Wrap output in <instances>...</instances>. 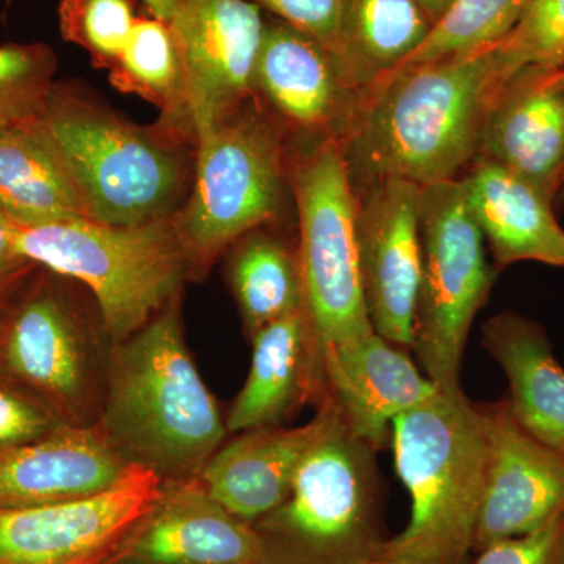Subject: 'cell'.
Returning a JSON list of instances; mask_svg holds the SVG:
<instances>
[{"label": "cell", "instance_id": "30bf717a", "mask_svg": "<svg viewBox=\"0 0 564 564\" xmlns=\"http://www.w3.org/2000/svg\"><path fill=\"white\" fill-rule=\"evenodd\" d=\"M199 141L195 188L180 228L191 269L272 220L281 203L280 152L262 122H218L199 129Z\"/></svg>", "mask_w": 564, "mask_h": 564}, {"label": "cell", "instance_id": "ac0fdd59", "mask_svg": "<svg viewBox=\"0 0 564 564\" xmlns=\"http://www.w3.org/2000/svg\"><path fill=\"white\" fill-rule=\"evenodd\" d=\"M336 413L328 393L315 417L302 426H262L237 433L215 452L199 481L229 513L256 525L284 502L303 456Z\"/></svg>", "mask_w": 564, "mask_h": 564}, {"label": "cell", "instance_id": "7402d4cb", "mask_svg": "<svg viewBox=\"0 0 564 564\" xmlns=\"http://www.w3.org/2000/svg\"><path fill=\"white\" fill-rule=\"evenodd\" d=\"M462 181L496 270L527 261L564 269V229L551 199L485 158L475 159Z\"/></svg>", "mask_w": 564, "mask_h": 564}, {"label": "cell", "instance_id": "603a6c76", "mask_svg": "<svg viewBox=\"0 0 564 564\" xmlns=\"http://www.w3.org/2000/svg\"><path fill=\"white\" fill-rule=\"evenodd\" d=\"M484 345L507 377L516 422L564 456V370L543 326L525 315L500 313L485 323Z\"/></svg>", "mask_w": 564, "mask_h": 564}, {"label": "cell", "instance_id": "7a4b0ae2", "mask_svg": "<svg viewBox=\"0 0 564 564\" xmlns=\"http://www.w3.org/2000/svg\"><path fill=\"white\" fill-rule=\"evenodd\" d=\"M98 425L128 466L162 481L198 478L228 440L226 415L185 344L180 296L113 345Z\"/></svg>", "mask_w": 564, "mask_h": 564}, {"label": "cell", "instance_id": "f1b7e54d", "mask_svg": "<svg viewBox=\"0 0 564 564\" xmlns=\"http://www.w3.org/2000/svg\"><path fill=\"white\" fill-rule=\"evenodd\" d=\"M135 22L132 0H63L61 6L65 39L102 61H118Z\"/></svg>", "mask_w": 564, "mask_h": 564}, {"label": "cell", "instance_id": "e0dca14e", "mask_svg": "<svg viewBox=\"0 0 564 564\" xmlns=\"http://www.w3.org/2000/svg\"><path fill=\"white\" fill-rule=\"evenodd\" d=\"M477 158L499 163L554 203L564 188V66H524L507 82Z\"/></svg>", "mask_w": 564, "mask_h": 564}, {"label": "cell", "instance_id": "9c48e42d", "mask_svg": "<svg viewBox=\"0 0 564 564\" xmlns=\"http://www.w3.org/2000/svg\"><path fill=\"white\" fill-rule=\"evenodd\" d=\"M33 124L68 173L90 220L110 226L158 220L180 185V165L169 151L111 118L44 102Z\"/></svg>", "mask_w": 564, "mask_h": 564}, {"label": "cell", "instance_id": "9a60e30c", "mask_svg": "<svg viewBox=\"0 0 564 564\" xmlns=\"http://www.w3.org/2000/svg\"><path fill=\"white\" fill-rule=\"evenodd\" d=\"M169 25L198 131L218 124L223 109L254 82L265 31L261 7L252 0H182Z\"/></svg>", "mask_w": 564, "mask_h": 564}, {"label": "cell", "instance_id": "3957f363", "mask_svg": "<svg viewBox=\"0 0 564 564\" xmlns=\"http://www.w3.org/2000/svg\"><path fill=\"white\" fill-rule=\"evenodd\" d=\"M395 469L411 496L406 529L378 558L397 564H466L484 500L486 414L462 388L441 391L392 423Z\"/></svg>", "mask_w": 564, "mask_h": 564}, {"label": "cell", "instance_id": "836d02e7", "mask_svg": "<svg viewBox=\"0 0 564 564\" xmlns=\"http://www.w3.org/2000/svg\"><path fill=\"white\" fill-rule=\"evenodd\" d=\"M474 564H564V516L524 534L480 549Z\"/></svg>", "mask_w": 564, "mask_h": 564}, {"label": "cell", "instance_id": "8fae6325", "mask_svg": "<svg viewBox=\"0 0 564 564\" xmlns=\"http://www.w3.org/2000/svg\"><path fill=\"white\" fill-rule=\"evenodd\" d=\"M162 480L131 466L109 491L44 507H0V564H107Z\"/></svg>", "mask_w": 564, "mask_h": 564}, {"label": "cell", "instance_id": "484cf974", "mask_svg": "<svg viewBox=\"0 0 564 564\" xmlns=\"http://www.w3.org/2000/svg\"><path fill=\"white\" fill-rule=\"evenodd\" d=\"M231 282L250 339L304 306L300 259L267 236H252L234 254Z\"/></svg>", "mask_w": 564, "mask_h": 564}, {"label": "cell", "instance_id": "f35d334b", "mask_svg": "<svg viewBox=\"0 0 564 564\" xmlns=\"http://www.w3.org/2000/svg\"><path fill=\"white\" fill-rule=\"evenodd\" d=\"M362 564H397V563L386 562V560H381V558H373V560H369V562H366Z\"/></svg>", "mask_w": 564, "mask_h": 564}, {"label": "cell", "instance_id": "ffe728a7", "mask_svg": "<svg viewBox=\"0 0 564 564\" xmlns=\"http://www.w3.org/2000/svg\"><path fill=\"white\" fill-rule=\"evenodd\" d=\"M250 372L226 414L229 434L281 425L289 415L328 395L322 345L302 306L251 337Z\"/></svg>", "mask_w": 564, "mask_h": 564}, {"label": "cell", "instance_id": "d6986e66", "mask_svg": "<svg viewBox=\"0 0 564 564\" xmlns=\"http://www.w3.org/2000/svg\"><path fill=\"white\" fill-rule=\"evenodd\" d=\"M101 426H62L0 451V507L76 502L109 491L128 474Z\"/></svg>", "mask_w": 564, "mask_h": 564}, {"label": "cell", "instance_id": "2e32d148", "mask_svg": "<svg viewBox=\"0 0 564 564\" xmlns=\"http://www.w3.org/2000/svg\"><path fill=\"white\" fill-rule=\"evenodd\" d=\"M326 389L348 430L373 451L384 447L392 423L437 392L410 355L377 332L322 347Z\"/></svg>", "mask_w": 564, "mask_h": 564}, {"label": "cell", "instance_id": "52a82bcc", "mask_svg": "<svg viewBox=\"0 0 564 564\" xmlns=\"http://www.w3.org/2000/svg\"><path fill=\"white\" fill-rule=\"evenodd\" d=\"M422 278L414 351L441 391L462 388L459 370L475 315L488 302L496 269L462 177L421 192Z\"/></svg>", "mask_w": 564, "mask_h": 564}, {"label": "cell", "instance_id": "d4e9b609", "mask_svg": "<svg viewBox=\"0 0 564 564\" xmlns=\"http://www.w3.org/2000/svg\"><path fill=\"white\" fill-rule=\"evenodd\" d=\"M432 29L415 0H345L337 61L352 87L367 90L417 51Z\"/></svg>", "mask_w": 564, "mask_h": 564}, {"label": "cell", "instance_id": "ba28073f", "mask_svg": "<svg viewBox=\"0 0 564 564\" xmlns=\"http://www.w3.org/2000/svg\"><path fill=\"white\" fill-rule=\"evenodd\" d=\"M304 307L322 347L373 332L359 273L358 195L343 141L326 140L295 177Z\"/></svg>", "mask_w": 564, "mask_h": 564}, {"label": "cell", "instance_id": "8992f818", "mask_svg": "<svg viewBox=\"0 0 564 564\" xmlns=\"http://www.w3.org/2000/svg\"><path fill=\"white\" fill-rule=\"evenodd\" d=\"M113 345L101 314L50 276L32 274L0 313V372L65 426L98 425Z\"/></svg>", "mask_w": 564, "mask_h": 564}, {"label": "cell", "instance_id": "7c38bea8", "mask_svg": "<svg viewBox=\"0 0 564 564\" xmlns=\"http://www.w3.org/2000/svg\"><path fill=\"white\" fill-rule=\"evenodd\" d=\"M421 185L380 180L358 195L359 273L375 332L411 348L422 278Z\"/></svg>", "mask_w": 564, "mask_h": 564}, {"label": "cell", "instance_id": "277c9868", "mask_svg": "<svg viewBox=\"0 0 564 564\" xmlns=\"http://www.w3.org/2000/svg\"><path fill=\"white\" fill-rule=\"evenodd\" d=\"M11 225L18 258L90 291L113 344L140 332L176 300L192 270L181 229L162 218L135 226L90 218Z\"/></svg>", "mask_w": 564, "mask_h": 564}, {"label": "cell", "instance_id": "d590c367", "mask_svg": "<svg viewBox=\"0 0 564 564\" xmlns=\"http://www.w3.org/2000/svg\"><path fill=\"white\" fill-rule=\"evenodd\" d=\"M18 261H21V258H18L14 251L13 225L10 218L0 212V269Z\"/></svg>", "mask_w": 564, "mask_h": 564}, {"label": "cell", "instance_id": "4fadbf2b", "mask_svg": "<svg viewBox=\"0 0 564 564\" xmlns=\"http://www.w3.org/2000/svg\"><path fill=\"white\" fill-rule=\"evenodd\" d=\"M107 564H273V556L254 525L191 478L162 481Z\"/></svg>", "mask_w": 564, "mask_h": 564}, {"label": "cell", "instance_id": "44dd1931", "mask_svg": "<svg viewBox=\"0 0 564 564\" xmlns=\"http://www.w3.org/2000/svg\"><path fill=\"white\" fill-rule=\"evenodd\" d=\"M254 82L296 126L339 122L343 135L362 95L333 52L284 22H265Z\"/></svg>", "mask_w": 564, "mask_h": 564}, {"label": "cell", "instance_id": "1f68e13d", "mask_svg": "<svg viewBox=\"0 0 564 564\" xmlns=\"http://www.w3.org/2000/svg\"><path fill=\"white\" fill-rule=\"evenodd\" d=\"M62 426L35 397L0 372V451L40 440Z\"/></svg>", "mask_w": 564, "mask_h": 564}, {"label": "cell", "instance_id": "4dcf8cb0", "mask_svg": "<svg viewBox=\"0 0 564 564\" xmlns=\"http://www.w3.org/2000/svg\"><path fill=\"white\" fill-rule=\"evenodd\" d=\"M117 62L133 82L158 93L169 91L182 70L172 29L155 17L137 20Z\"/></svg>", "mask_w": 564, "mask_h": 564}, {"label": "cell", "instance_id": "8d00e7d4", "mask_svg": "<svg viewBox=\"0 0 564 564\" xmlns=\"http://www.w3.org/2000/svg\"><path fill=\"white\" fill-rule=\"evenodd\" d=\"M421 6L423 13L426 14L432 24L443 20L445 13L454 6L455 0H415Z\"/></svg>", "mask_w": 564, "mask_h": 564}, {"label": "cell", "instance_id": "5b68a950", "mask_svg": "<svg viewBox=\"0 0 564 564\" xmlns=\"http://www.w3.org/2000/svg\"><path fill=\"white\" fill-rule=\"evenodd\" d=\"M373 448L339 411L303 456L284 502L256 524L273 564H362L378 558Z\"/></svg>", "mask_w": 564, "mask_h": 564}, {"label": "cell", "instance_id": "cb8c5ba5", "mask_svg": "<svg viewBox=\"0 0 564 564\" xmlns=\"http://www.w3.org/2000/svg\"><path fill=\"white\" fill-rule=\"evenodd\" d=\"M0 212L24 226L88 218L73 181L33 118L0 128Z\"/></svg>", "mask_w": 564, "mask_h": 564}, {"label": "cell", "instance_id": "6da1fadb", "mask_svg": "<svg viewBox=\"0 0 564 564\" xmlns=\"http://www.w3.org/2000/svg\"><path fill=\"white\" fill-rule=\"evenodd\" d=\"M518 70L499 41L381 77L362 91L340 140L351 176L421 187L458 180L477 159L494 104Z\"/></svg>", "mask_w": 564, "mask_h": 564}, {"label": "cell", "instance_id": "5bb4252c", "mask_svg": "<svg viewBox=\"0 0 564 564\" xmlns=\"http://www.w3.org/2000/svg\"><path fill=\"white\" fill-rule=\"evenodd\" d=\"M485 488L474 551L564 516V456L527 433L507 400L485 406Z\"/></svg>", "mask_w": 564, "mask_h": 564}, {"label": "cell", "instance_id": "f546056e", "mask_svg": "<svg viewBox=\"0 0 564 564\" xmlns=\"http://www.w3.org/2000/svg\"><path fill=\"white\" fill-rule=\"evenodd\" d=\"M500 43L519 69L524 66L562 68L564 0H529L521 20Z\"/></svg>", "mask_w": 564, "mask_h": 564}, {"label": "cell", "instance_id": "83f0119b", "mask_svg": "<svg viewBox=\"0 0 564 564\" xmlns=\"http://www.w3.org/2000/svg\"><path fill=\"white\" fill-rule=\"evenodd\" d=\"M52 55L40 44L0 46V128L31 120L44 106Z\"/></svg>", "mask_w": 564, "mask_h": 564}, {"label": "cell", "instance_id": "e575fe53", "mask_svg": "<svg viewBox=\"0 0 564 564\" xmlns=\"http://www.w3.org/2000/svg\"><path fill=\"white\" fill-rule=\"evenodd\" d=\"M36 269H40V267L25 261V259L0 269V313L6 310L7 304L13 300V296L21 291L22 285L31 280Z\"/></svg>", "mask_w": 564, "mask_h": 564}, {"label": "cell", "instance_id": "d6a6232c", "mask_svg": "<svg viewBox=\"0 0 564 564\" xmlns=\"http://www.w3.org/2000/svg\"><path fill=\"white\" fill-rule=\"evenodd\" d=\"M272 11L281 22L311 36L337 58L345 0H252Z\"/></svg>", "mask_w": 564, "mask_h": 564}, {"label": "cell", "instance_id": "4316f807", "mask_svg": "<svg viewBox=\"0 0 564 564\" xmlns=\"http://www.w3.org/2000/svg\"><path fill=\"white\" fill-rule=\"evenodd\" d=\"M527 6L529 0H455L421 47L399 68L492 46L513 31Z\"/></svg>", "mask_w": 564, "mask_h": 564}, {"label": "cell", "instance_id": "74e56055", "mask_svg": "<svg viewBox=\"0 0 564 564\" xmlns=\"http://www.w3.org/2000/svg\"><path fill=\"white\" fill-rule=\"evenodd\" d=\"M141 2L147 3L148 9L152 11L155 18L170 22L180 9L182 0H141Z\"/></svg>", "mask_w": 564, "mask_h": 564}]
</instances>
